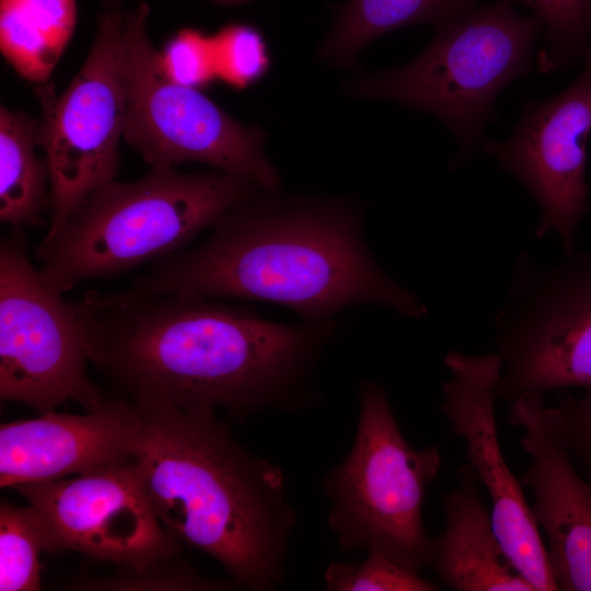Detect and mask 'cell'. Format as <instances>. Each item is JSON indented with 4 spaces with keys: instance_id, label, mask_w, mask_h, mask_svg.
I'll return each mask as SVG.
<instances>
[{
    "instance_id": "obj_5",
    "label": "cell",
    "mask_w": 591,
    "mask_h": 591,
    "mask_svg": "<svg viewBox=\"0 0 591 591\" xmlns=\"http://www.w3.org/2000/svg\"><path fill=\"white\" fill-rule=\"evenodd\" d=\"M542 31L541 21L519 14L511 0L475 4L438 26L412 61L362 74L348 85V93L434 116L457 142L450 160L455 170L482 144L483 130L496 119L500 92L531 72Z\"/></svg>"
},
{
    "instance_id": "obj_28",
    "label": "cell",
    "mask_w": 591,
    "mask_h": 591,
    "mask_svg": "<svg viewBox=\"0 0 591 591\" xmlns=\"http://www.w3.org/2000/svg\"><path fill=\"white\" fill-rule=\"evenodd\" d=\"M590 44H591V30H590Z\"/></svg>"
},
{
    "instance_id": "obj_23",
    "label": "cell",
    "mask_w": 591,
    "mask_h": 591,
    "mask_svg": "<svg viewBox=\"0 0 591 591\" xmlns=\"http://www.w3.org/2000/svg\"><path fill=\"white\" fill-rule=\"evenodd\" d=\"M217 74L235 88L257 82L268 71L270 57L262 33L245 24L225 26L211 36Z\"/></svg>"
},
{
    "instance_id": "obj_10",
    "label": "cell",
    "mask_w": 591,
    "mask_h": 591,
    "mask_svg": "<svg viewBox=\"0 0 591 591\" xmlns=\"http://www.w3.org/2000/svg\"><path fill=\"white\" fill-rule=\"evenodd\" d=\"M124 12H102L92 47L67 89L35 88L42 116L36 144L45 153L50 185V225L57 234L99 187L112 182L126 121V90L117 46Z\"/></svg>"
},
{
    "instance_id": "obj_17",
    "label": "cell",
    "mask_w": 591,
    "mask_h": 591,
    "mask_svg": "<svg viewBox=\"0 0 591 591\" xmlns=\"http://www.w3.org/2000/svg\"><path fill=\"white\" fill-rule=\"evenodd\" d=\"M74 0H0V49L26 80L48 82L72 37Z\"/></svg>"
},
{
    "instance_id": "obj_9",
    "label": "cell",
    "mask_w": 591,
    "mask_h": 591,
    "mask_svg": "<svg viewBox=\"0 0 591 591\" xmlns=\"http://www.w3.org/2000/svg\"><path fill=\"white\" fill-rule=\"evenodd\" d=\"M48 288L26 253L23 228L0 244V397L43 413L105 397L86 371L88 302Z\"/></svg>"
},
{
    "instance_id": "obj_26",
    "label": "cell",
    "mask_w": 591,
    "mask_h": 591,
    "mask_svg": "<svg viewBox=\"0 0 591 591\" xmlns=\"http://www.w3.org/2000/svg\"><path fill=\"white\" fill-rule=\"evenodd\" d=\"M584 488H586V493L591 501V484H589L587 480H584Z\"/></svg>"
},
{
    "instance_id": "obj_18",
    "label": "cell",
    "mask_w": 591,
    "mask_h": 591,
    "mask_svg": "<svg viewBox=\"0 0 591 591\" xmlns=\"http://www.w3.org/2000/svg\"><path fill=\"white\" fill-rule=\"evenodd\" d=\"M475 4V0H346L321 44L320 57L349 66L362 48L386 33L416 24L438 27Z\"/></svg>"
},
{
    "instance_id": "obj_4",
    "label": "cell",
    "mask_w": 591,
    "mask_h": 591,
    "mask_svg": "<svg viewBox=\"0 0 591 591\" xmlns=\"http://www.w3.org/2000/svg\"><path fill=\"white\" fill-rule=\"evenodd\" d=\"M265 190L221 171L182 173L157 163L140 179L108 182L36 250L44 283L63 293L181 251L223 216Z\"/></svg>"
},
{
    "instance_id": "obj_14",
    "label": "cell",
    "mask_w": 591,
    "mask_h": 591,
    "mask_svg": "<svg viewBox=\"0 0 591 591\" xmlns=\"http://www.w3.org/2000/svg\"><path fill=\"white\" fill-rule=\"evenodd\" d=\"M84 415L58 414L0 426V485L59 479L135 461L142 410L124 396L104 398Z\"/></svg>"
},
{
    "instance_id": "obj_7",
    "label": "cell",
    "mask_w": 591,
    "mask_h": 591,
    "mask_svg": "<svg viewBox=\"0 0 591 591\" xmlns=\"http://www.w3.org/2000/svg\"><path fill=\"white\" fill-rule=\"evenodd\" d=\"M141 2L125 12L117 56L126 90L124 140L150 165L197 162L246 177L265 192L281 187L264 146L266 134L241 124L199 91L174 82L152 45Z\"/></svg>"
},
{
    "instance_id": "obj_27",
    "label": "cell",
    "mask_w": 591,
    "mask_h": 591,
    "mask_svg": "<svg viewBox=\"0 0 591 591\" xmlns=\"http://www.w3.org/2000/svg\"><path fill=\"white\" fill-rule=\"evenodd\" d=\"M118 1H119V0H108V2H109V8L116 7Z\"/></svg>"
},
{
    "instance_id": "obj_2",
    "label": "cell",
    "mask_w": 591,
    "mask_h": 591,
    "mask_svg": "<svg viewBox=\"0 0 591 591\" xmlns=\"http://www.w3.org/2000/svg\"><path fill=\"white\" fill-rule=\"evenodd\" d=\"M363 225L352 197L265 192L230 210L202 243L154 259L127 293L265 301L309 324L354 305L424 317L418 296L373 257Z\"/></svg>"
},
{
    "instance_id": "obj_3",
    "label": "cell",
    "mask_w": 591,
    "mask_h": 591,
    "mask_svg": "<svg viewBox=\"0 0 591 591\" xmlns=\"http://www.w3.org/2000/svg\"><path fill=\"white\" fill-rule=\"evenodd\" d=\"M142 413L135 463L162 525L236 586L276 588L297 523L280 467L243 448L213 412Z\"/></svg>"
},
{
    "instance_id": "obj_22",
    "label": "cell",
    "mask_w": 591,
    "mask_h": 591,
    "mask_svg": "<svg viewBox=\"0 0 591 591\" xmlns=\"http://www.w3.org/2000/svg\"><path fill=\"white\" fill-rule=\"evenodd\" d=\"M329 591H436L439 587L425 580L376 549L368 551L357 565L332 563L324 575Z\"/></svg>"
},
{
    "instance_id": "obj_11",
    "label": "cell",
    "mask_w": 591,
    "mask_h": 591,
    "mask_svg": "<svg viewBox=\"0 0 591 591\" xmlns=\"http://www.w3.org/2000/svg\"><path fill=\"white\" fill-rule=\"evenodd\" d=\"M14 488L44 520L49 553L74 551L141 572L183 549L160 522L135 461Z\"/></svg>"
},
{
    "instance_id": "obj_8",
    "label": "cell",
    "mask_w": 591,
    "mask_h": 591,
    "mask_svg": "<svg viewBox=\"0 0 591 591\" xmlns=\"http://www.w3.org/2000/svg\"><path fill=\"white\" fill-rule=\"evenodd\" d=\"M494 346L501 359L497 399L591 390V253L573 251L554 266L519 253L494 318Z\"/></svg>"
},
{
    "instance_id": "obj_12",
    "label": "cell",
    "mask_w": 591,
    "mask_h": 591,
    "mask_svg": "<svg viewBox=\"0 0 591 591\" xmlns=\"http://www.w3.org/2000/svg\"><path fill=\"white\" fill-rule=\"evenodd\" d=\"M579 76L554 97L526 99L512 136L505 141L483 138L482 148L500 169L515 176L540 208L535 236H560L567 254L590 210L586 171L591 134V44L582 55Z\"/></svg>"
},
{
    "instance_id": "obj_6",
    "label": "cell",
    "mask_w": 591,
    "mask_h": 591,
    "mask_svg": "<svg viewBox=\"0 0 591 591\" xmlns=\"http://www.w3.org/2000/svg\"><path fill=\"white\" fill-rule=\"evenodd\" d=\"M359 403L352 448L322 482L331 501L328 528L345 553L376 549L419 573L433 553L421 511L441 467L440 451L407 442L381 384L363 380Z\"/></svg>"
},
{
    "instance_id": "obj_15",
    "label": "cell",
    "mask_w": 591,
    "mask_h": 591,
    "mask_svg": "<svg viewBox=\"0 0 591 591\" xmlns=\"http://www.w3.org/2000/svg\"><path fill=\"white\" fill-rule=\"evenodd\" d=\"M544 399L531 393L510 403L508 422L523 429L520 443L530 459L519 479L533 495L531 512L545 534L558 589L591 591V501Z\"/></svg>"
},
{
    "instance_id": "obj_25",
    "label": "cell",
    "mask_w": 591,
    "mask_h": 591,
    "mask_svg": "<svg viewBox=\"0 0 591 591\" xmlns=\"http://www.w3.org/2000/svg\"><path fill=\"white\" fill-rule=\"evenodd\" d=\"M166 74L176 83L199 89L218 78L211 36L181 31L161 55Z\"/></svg>"
},
{
    "instance_id": "obj_1",
    "label": "cell",
    "mask_w": 591,
    "mask_h": 591,
    "mask_svg": "<svg viewBox=\"0 0 591 591\" xmlns=\"http://www.w3.org/2000/svg\"><path fill=\"white\" fill-rule=\"evenodd\" d=\"M89 360L141 410L181 408L233 420L296 412L336 323L285 324L201 297L85 294Z\"/></svg>"
},
{
    "instance_id": "obj_16",
    "label": "cell",
    "mask_w": 591,
    "mask_h": 591,
    "mask_svg": "<svg viewBox=\"0 0 591 591\" xmlns=\"http://www.w3.org/2000/svg\"><path fill=\"white\" fill-rule=\"evenodd\" d=\"M456 480L441 498L445 526L434 540V572L456 591H535L506 556L471 464L460 466Z\"/></svg>"
},
{
    "instance_id": "obj_21",
    "label": "cell",
    "mask_w": 591,
    "mask_h": 591,
    "mask_svg": "<svg viewBox=\"0 0 591 591\" xmlns=\"http://www.w3.org/2000/svg\"><path fill=\"white\" fill-rule=\"evenodd\" d=\"M536 16L545 34L536 66L544 73L565 71L582 59L590 44L591 0H518Z\"/></svg>"
},
{
    "instance_id": "obj_24",
    "label": "cell",
    "mask_w": 591,
    "mask_h": 591,
    "mask_svg": "<svg viewBox=\"0 0 591 591\" xmlns=\"http://www.w3.org/2000/svg\"><path fill=\"white\" fill-rule=\"evenodd\" d=\"M546 416L577 471L591 484V390L580 396L563 393L554 407H546Z\"/></svg>"
},
{
    "instance_id": "obj_13",
    "label": "cell",
    "mask_w": 591,
    "mask_h": 591,
    "mask_svg": "<svg viewBox=\"0 0 591 591\" xmlns=\"http://www.w3.org/2000/svg\"><path fill=\"white\" fill-rule=\"evenodd\" d=\"M444 364L450 376L438 408L453 436L466 443V459L490 497L493 526L506 556L535 591L559 590L523 485L501 451L495 415L500 357L450 351Z\"/></svg>"
},
{
    "instance_id": "obj_20",
    "label": "cell",
    "mask_w": 591,
    "mask_h": 591,
    "mask_svg": "<svg viewBox=\"0 0 591 591\" xmlns=\"http://www.w3.org/2000/svg\"><path fill=\"white\" fill-rule=\"evenodd\" d=\"M48 549V532L36 509L1 501L0 591L40 590L39 554Z\"/></svg>"
},
{
    "instance_id": "obj_19",
    "label": "cell",
    "mask_w": 591,
    "mask_h": 591,
    "mask_svg": "<svg viewBox=\"0 0 591 591\" xmlns=\"http://www.w3.org/2000/svg\"><path fill=\"white\" fill-rule=\"evenodd\" d=\"M38 120L21 111L0 108V219L19 227L43 224L50 206L47 163L36 154Z\"/></svg>"
}]
</instances>
